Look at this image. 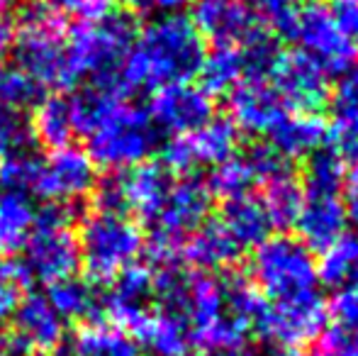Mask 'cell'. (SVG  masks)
Wrapping results in <instances>:
<instances>
[{
	"label": "cell",
	"instance_id": "cell-1",
	"mask_svg": "<svg viewBox=\"0 0 358 356\" xmlns=\"http://www.w3.org/2000/svg\"><path fill=\"white\" fill-rule=\"evenodd\" d=\"M205 37L193 20L178 13L159 15L137 32L132 52L117 71V88L132 95L139 88L190 83L205 59Z\"/></svg>",
	"mask_w": 358,
	"mask_h": 356
},
{
	"label": "cell",
	"instance_id": "cell-2",
	"mask_svg": "<svg viewBox=\"0 0 358 356\" xmlns=\"http://www.w3.org/2000/svg\"><path fill=\"white\" fill-rule=\"evenodd\" d=\"M134 39H137V22L122 10H115L103 22H78V27L66 34V62L73 83L88 76L90 81L113 83L117 88L115 78L127 54L132 52Z\"/></svg>",
	"mask_w": 358,
	"mask_h": 356
},
{
	"label": "cell",
	"instance_id": "cell-3",
	"mask_svg": "<svg viewBox=\"0 0 358 356\" xmlns=\"http://www.w3.org/2000/svg\"><path fill=\"white\" fill-rule=\"evenodd\" d=\"M66 22L62 13L44 5H29L15 27V66L27 71L44 88L73 86L66 62Z\"/></svg>",
	"mask_w": 358,
	"mask_h": 356
},
{
	"label": "cell",
	"instance_id": "cell-4",
	"mask_svg": "<svg viewBox=\"0 0 358 356\" xmlns=\"http://www.w3.org/2000/svg\"><path fill=\"white\" fill-rule=\"evenodd\" d=\"M76 239L90 283H110L122 269L137 264L139 254L144 252L139 225L120 213L93 210L83 218Z\"/></svg>",
	"mask_w": 358,
	"mask_h": 356
},
{
	"label": "cell",
	"instance_id": "cell-5",
	"mask_svg": "<svg viewBox=\"0 0 358 356\" xmlns=\"http://www.w3.org/2000/svg\"><path fill=\"white\" fill-rule=\"evenodd\" d=\"M73 218V203H47L34 213V229L22 249V266L27 269L32 280L37 278L49 285L78 271L80 252L71 229Z\"/></svg>",
	"mask_w": 358,
	"mask_h": 356
},
{
	"label": "cell",
	"instance_id": "cell-6",
	"mask_svg": "<svg viewBox=\"0 0 358 356\" xmlns=\"http://www.w3.org/2000/svg\"><path fill=\"white\" fill-rule=\"evenodd\" d=\"M159 137L161 132L154 127L149 113L139 105L122 100L113 110V115L93 134L85 137L88 139L85 154L95 166L122 171L149 162L151 154L159 149Z\"/></svg>",
	"mask_w": 358,
	"mask_h": 356
},
{
	"label": "cell",
	"instance_id": "cell-7",
	"mask_svg": "<svg viewBox=\"0 0 358 356\" xmlns=\"http://www.w3.org/2000/svg\"><path fill=\"white\" fill-rule=\"evenodd\" d=\"M251 280L264 298L287 300L317 290V264L297 237H268L254 249Z\"/></svg>",
	"mask_w": 358,
	"mask_h": 356
},
{
	"label": "cell",
	"instance_id": "cell-8",
	"mask_svg": "<svg viewBox=\"0 0 358 356\" xmlns=\"http://www.w3.org/2000/svg\"><path fill=\"white\" fill-rule=\"evenodd\" d=\"M180 320L188 329L190 347L205 354L239 347L246 339V332L227 313L222 280L213 276L193 273Z\"/></svg>",
	"mask_w": 358,
	"mask_h": 356
},
{
	"label": "cell",
	"instance_id": "cell-9",
	"mask_svg": "<svg viewBox=\"0 0 358 356\" xmlns=\"http://www.w3.org/2000/svg\"><path fill=\"white\" fill-rule=\"evenodd\" d=\"M278 32L300 44V52L315 59L327 73H344L356 62L358 47L341 32L331 8L324 3L300 5Z\"/></svg>",
	"mask_w": 358,
	"mask_h": 356
},
{
	"label": "cell",
	"instance_id": "cell-10",
	"mask_svg": "<svg viewBox=\"0 0 358 356\" xmlns=\"http://www.w3.org/2000/svg\"><path fill=\"white\" fill-rule=\"evenodd\" d=\"M327 318V303L315 290L287 300H266L254 329L275 347L297 349L315 342L324 332Z\"/></svg>",
	"mask_w": 358,
	"mask_h": 356
},
{
	"label": "cell",
	"instance_id": "cell-11",
	"mask_svg": "<svg viewBox=\"0 0 358 356\" xmlns=\"http://www.w3.org/2000/svg\"><path fill=\"white\" fill-rule=\"evenodd\" d=\"M213 193L208 183L198 176H180L173 180L171 193L166 198L161 213L149 225L151 239L183 247V242L200 227L208 222L210 210H213Z\"/></svg>",
	"mask_w": 358,
	"mask_h": 356
},
{
	"label": "cell",
	"instance_id": "cell-12",
	"mask_svg": "<svg viewBox=\"0 0 358 356\" xmlns=\"http://www.w3.org/2000/svg\"><path fill=\"white\" fill-rule=\"evenodd\" d=\"M268 78L287 110L320 113L329 103V73L302 52H280Z\"/></svg>",
	"mask_w": 358,
	"mask_h": 356
},
{
	"label": "cell",
	"instance_id": "cell-13",
	"mask_svg": "<svg viewBox=\"0 0 358 356\" xmlns=\"http://www.w3.org/2000/svg\"><path fill=\"white\" fill-rule=\"evenodd\" d=\"M98 176L95 164L78 147H64L42 157L32 195H39L47 203H78L80 198L93 193Z\"/></svg>",
	"mask_w": 358,
	"mask_h": 356
},
{
	"label": "cell",
	"instance_id": "cell-14",
	"mask_svg": "<svg viewBox=\"0 0 358 356\" xmlns=\"http://www.w3.org/2000/svg\"><path fill=\"white\" fill-rule=\"evenodd\" d=\"M146 113L159 132L180 137L208 124L215 118V103L213 95L193 83H171L154 90Z\"/></svg>",
	"mask_w": 358,
	"mask_h": 356
},
{
	"label": "cell",
	"instance_id": "cell-15",
	"mask_svg": "<svg viewBox=\"0 0 358 356\" xmlns=\"http://www.w3.org/2000/svg\"><path fill=\"white\" fill-rule=\"evenodd\" d=\"M154 300V271L146 264H132L122 269L103 295V322L132 332L137 322L149 313V303Z\"/></svg>",
	"mask_w": 358,
	"mask_h": 356
},
{
	"label": "cell",
	"instance_id": "cell-16",
	"mask_svg": "<svg viewBox=\"0 0 358 356\" xmlns=\"http://www.w3.org/2000/svg\"><path fill=\"white\" fill-rule=\"evenodd\" d=\"M287 108L271 83L244 78L229 90V120L241 132L266 137L283 122Z\"/></svg>",
	"mask_w": 358,
	"mask_h": 356
},
{
	"label": "cell",
	"instance_id": "cell-17",
	"mask_svg": "<svg viewBox=\"0 0 358 356\" xmlns=\"http://www.w3.org/2000/svg\"><path fill=\"white\" fill-rule=\"evenodd\" d=\"M10 329L29 356H49L64 344V320L44 295H24L15 308Z\"/></svg>",
	"mask_w": 358,
	"mask_h": 356
},
{
	"label": "cell",
	"instance_id": "cell-18",
	"mask_svg": "<svg viewBox=\"0 0 358 356\" xmlns=\"http://www.w3.org/2000/svg\"><path fill=\"white\" fill-rule=\"evenodd\" d=\"M193 24L217 47H241L261 32L259 20L244 8L241 0H203L195 8Z\"/></svg>",
	"mask_w": 358,
	"mask_h": 356
},
{
	"label": "cell",
	"instance_id": "cell-19",
	"mask_svg": "<svg viewBox=\"0 0 358 356\" xmlns=\"http://www.w3.org/2000/svg\"><path fill=\"white\" fill-rule=\"evenodd\" d=\"M346 225L349 213L339 195H305V205L292 227L297 229V239L307 249L322 252L346 232Z\"/></svg>",
	"mask_w": 358,
	"mask_h": 356
},
{
	"label": "cell",
	"instance_id": "cell-20",
	"mask_svg": "<svg viewBox=\"0 0 358 356\" xmlns=\"http://www.w3.org/2000/svg\"><path fill=\"white\" fill-rule=\"evenodd\" d=\"M173 173L161 162H144L122 173L127 213H134L144 225H151L161 213L173 185Z\"/></svg>",
	"mask_w": 358,
	"mask_h": 356
},
{
	"label": "cell",
	"instance_id": "cell-21",
	"mask_svg": "<svg viewBox=\"0 0 358 356\" xmlns=\"http://www.w3.org/2000/svg\"><path fill=\"white\" fill-rule=\"evenodd\" d=\"M244 249L220 220L200 225L180 247V262L200 271H224L239 262Z\"/></svg>",
	"mask_w": 358,
	"mask_h": 356
},
{
	"label": "cell",
	"instance_id": "cell-22",
	"mask_svg": "<svg viewBox=\"0 0 358 356\" xmlns=\"http://www.w3.org/2000/svg\"><path fill=\"white\" fill-rule=\"evenodd\" d=\"M327 137H329V127H327L322 115L295 113L285 115L283 122L271 132V147L285 162H295V159H307L315 152H320Z\"/></svg>",
	"mask_w": 358,
	"mask_h": 356
},
{
	"label": "cell",
	"instance_id": "cell-23",
	"mask_svg": "<svg viewBox=\"0 0 358 356\" xmlns=\"http://www.w3.org/2000/svg\"><path fill=\"white\" fill-rule=\"evenodd\" d=\"M49 305L62 320H83L88 322H103V295L95 290V283L83 278H69L54 280L49 283L47 295Z\"/></svg>",
	"mask_w": 358,
	"mask_h": 356
},
{
	"label": "cell",
	"instance_id": "cell-24",
	"mask_svg": "<svg viewBox=\"0 0 358 356\" xmlns=\"http://www.w3.org/2000/svg\"><path fill=\"white\" fill-rule=\"evenodd\" d=\"M129 337L144 349H149L151 356H188L190 349L185 325L161 310H149L137 322V327L129 332Z\"/></svg>",
	"mask_w": 358,
	"mask_h": 356
},
{
	"label": "cell",
	"instance_id": "cell-25",
	"mask_svg": "<svg viewBox=\"0 0 358 356\" xmlns=\"http://www.w3.org/2000/svg\"><path fill=\"white\" fill-rule=\"evenodd\" d=\"M54 356H142V352L124 329L110 322H88L69 347L62 344Z\"/></svg>",
	"mask_w": 358,
	"mask_h": 356
},
{
	"label": "cell",
	"instance_id": "cell-26",
	"mask_svg": "<svg viewBox=\"0 0 358 356\" xmlns=\"http://www.w3.org/2000/svg\"><path fill=\"white\" fill-rule=\"evenodd\" d=\"M217 220L229 229V234L236 239V244L241 249H256L264 239L271 237V229H273L264 203L259 198H254V195H241V198L227 200L224 208H222V215Z\"/></svg>",
	"mask_w": 358,
	"mask_h": 356
},
{
	"label": "cell",
	"instance_id": "cell-27",
	"mask_svg": "<svg viewBox=\"0 0 358 356\" xmlns=\"http://www.w3.org/2000/svg\"><path fill=\"white\" fill-rule=\"evenodd\" d=\"M122 100L127 98L113 83H98V81H90L88 86H83L80 90H76L73 95H69L76 134H80V137L93 134L113 115V110Z\"/></svg>",
	"mask_w": 358,
	"mask_h": 356
},
{
	"label": "cell",
	"instance_id": "cell-28",
	"mask_svg": "<svg viewBox=\"0 0 358 356\" xmlns=\"http://www.w3.org/2000/svg\"><path fill=\"white\" fill-rule=\"evenodd\" d=\"M34 205L27 193L0 190V254L13 257L22 252L34 229Z\"/></svg>",
	"mask_w": 358,
	"mask_h": 356
},
{
	"label": "cell",
	"instance_id": "cell-29",
	"mask_svg": "<svg viewBox=\"0 0 358 356\" xmlns=\"http://www.w3.org/2000/svg\"><path fill=\"white\" fill-rule=\"evenodd\" d=\"M185 137H188L195 166H217L234 157L239 147V129L231 124L229 118H213L208 124Z\"/></svg>",
	"mask_w": 358,
	"mask_h": 356
},
{
	"label": "cell",
	"instance_id": "cell-30",
	"mask_svg": "<svg viewBox=\"0 0 358 356\" xmlns=\"http://www.w3.org/2000/svg\"><path fill=\"white\" fill-rule=\"evenodd\" d=\"M32 129L37 144H44L52 152L71 147L76 137V127H73L71 103H69L66 95H47L34 108Z\"/></svg>",
	"mask_w": 358,
	"mask_h": 356
},
{
	"label": "cell",
	"instance_id": "cell-31",
	"mask_svg": "<svg viewBox=\"0 0 358 356\" xmlns=\"http://www.w3.org/2000/svg\"><path fill=\"white\" fill-rule=\"evenodd\" d=\"M317 280L329 288H344L358 283V234L344 232L317 259Z\"/></svg>",
	"mask_w": 358,
	"mask_h": 356
},
{
	"label": "cell",
	"instance_id": "cell-32",
	"mask_svg": "<svg viewBox=\"0 0 358 356\" xmlns=\"http://www.w3.org/2000/svg\"><path fill=\"white\" fill-rule=\"evenodd\" d=\"M261 185H264V195L259 200L268 213L271 225L273 227H292L302 205H305V188H302L300 178H295V173L287 169V171L268 178Z\"/></svg>",
	"mask_w": 358,
	"mask_h": 356
},
{
	"label": "cell",
	"instance_id": "cell-33",
	"mask_svg": "<svg viewBox=\"0 0 358 356\" xmlns=\"http://www.w3.org/2000/svg\"><path fill=\"white\" fill-rule=\"evenodd\" d=\"M203 88L208 95L229 93L236 83L244 81V62L239 47H217L215 52L205 54L198 71Z\"/></svg>",
	"mask_w": 358,
	"mask_h": 356
},
{
	"label": "cell",
	"instance_id": "cell-34",
	"mask_svg": "<svg viewBox=\"0 0 358 356\" xmlns=\"http://www.w3.org/2000/svg\"><path fill=\"white\" fill-rule=\"evenodd\" d=\"M205 183H208L213 198H220L227 203V200L241 198V195H251V190L259 185V178H256L249 157L246 154L236 157L234 154L231 159L213 166V173H210Z\"/></svg>",
	"mask_w": 358,
	"mask_h": 356
},
{
	"label": "cell",
	"instance_id": "cell-35",
	"mask_svg": "<svg viewBox=\"0 0 358 356\" xmlns=\"http://www.w3.org/2000/svg\"><path fill=\"white\" fill-rule=\"evenodd\" d=\"M305 195H339L346 183V164L331 149H320L307 157V166L302 173Z\"/></svg>",
	"mask_w": 358,
	"mask_h": 356
},
{
	"label": "cell",
	"instance_id": "cell-36",
	"mask_svg": "<svg viewBox=\"0 0 358 356\" xmlns=\"http://www.w3.org/2000/svg\"><path fill=\"white\" fill-rule=\"evenodd\" d=\"M47 88L39 86L27 71L20 66H0V105L13 110H34L44 98Z\"/></svg>",
	"mask_w": 358,
	"mask_h": 356
},
{
	"label": "cell",
	"instance_id": "cell-37",
	"mask_svg": "<svg viewBox=\"0 0 358 356\" xmlns=\"http://www.w3.org/2000/svg\"><path fill=\"white\" fill-rule=\"evenodd\" d=\"M34 149H37V139H34L32 118H27V113L22 110L0 105V154L10 157V154L34 152Z\"/></svg>",
	"mask_w": 358,
	"mask_h": 356
},
{
	"label": "cell",
	"instance_id": "cell-38",
	"mask_svg": "<svg viewBox=\"0 0 358 356\" xmlns=\"http://www.w3.org/2000/svg\"><path fill=\"white\" fill-rule=\"evenodd\" d=\"M29 285H32V276L27 273L22 262L0 259V327L13 318L15 308Z\"/></svg>",
	"mask_w": 358,
	"mask_h": 356
},
{
	"label": "cell",
	"instance_id": "cell-39",
	"mask_svg": "<svg viewBox=\"0 0 358 356\" xmlns=\"http://www.w3.org/2000/svg\"><path fill=\"white\" fill-rule=\"evenodd\" d=\"M331 152L358 166V115H334V127L329 132Z\"/></svg>",
	"mask_w": 358,
	"mask_h": 356
},
{
	"label": "cell",
	"instance_id": "cell-40",
	"mask_svg": "<svg viewBox=\"0 0 358 356\" xmlns=\"http://www.w3.org/2000/svg\"><path fill=\"white\" fill-rule=\"evenodd\" d=\"M93 205L100 213H120L127 215V200H124L122 173H110L100 178L93 188Z\"/></svg>",
	"mask_w": 358,
	"mask_h": 356
},
{
	"label": "cell",
	"instance_id": "cell-41",
	"mask_svg": "<svg viewBox=\"0 0 358 356\" xmlns=\"http://www.w3.org/2000/svg\"><path fill=\"white\" fill-rule=\"evenodd\" d=\"M317 342V356H358V329L334 327L324 329Z\"/></svg>",
	"mask_w": 358,
	"mask_h": 356
},
{
	"label": "cell",
	"instance_id": "cell-42",
	"mask_svg": "<svg viewBox=\"0 0 358 356\" xmlns=\"http://www.w3.org/2000/svg\"><path fill=\"white\" fill-rule=\"evenodd\" d=\"M327 313L336 320L339 327L358 329V283L344 285L336 290V295L331 298Z\"/></svg>",
	"mask_w": 358,
	"mask_h": 356
},
{
	"label": "cell",
	"instance_id": "cell-43",
	"mask_svg": "<svg viewBox=\"0 0 358 356\" xmlns=\"http://www.w3.org/2000/svg\"><path fill=\"white\" fill-rule=\"evenodd\" d=\"M241 3L256 20H268L275 27H280L300 8V0H241Z\"/></svg>",
	"mask_w": 358,
	"mask_h": 356
},
{
	"label": "cell",
	"instance_id": "cell-44",
	"mask_svg": "<svg viewBox=\"0 0 358 356\" xmlns=\"http://www.w3.org/2000/svg\"><path fill=\"white\" fill-rule=\"evenodd\" d=\"M334 115H358V59L346 69L336 86Z\"/></svg>",
	"mask_w": 358,
	"mask_h": 356
},
{
	"label": "cell",
	"instance_id": "cell-45",
	"mask_svg": "<svg viewBox=\"0 0 358 356\" xmlns=\"http://www.w3.org/2000/svg\"><path fill=\"white\" fill-rule=\"evenodd\" d=\"M329 8L341 32L358 47V0H331Z\"/></svg>",
	"mask_w": 358,
	"mask_h": 356
},
{
	"label": "cell",
	"instance_id": "cell-46",
	"mask_svg": "<svg viewBox=\"0 0 358 356\" xmlns=\"http://www.w3.org/2000/svg\"><path fill=\"white\" fill-rule=\"evenodd\" d=\"M15 44V20L10 10V0H0V66H5V59L10 57Z\"/></svg>",
	"mask_w": 358,
	"mask_h": 356
},
{
	"label": "cell",
	"instance_id": "cell-47",
	"mask_svg": "<svg viewBox=\"0 0 358 356\" xmlns=\"http://www.w3.org/2000/svg\"><path fill=\"white\" fill-rule=\"evenodd\" d=\"M115 10H117L115 0H83L73 15H78L80 22L93 24V22H103V20H108Z\"/></svg>",
	"mask_w": 358,
	"mask_h": 356
},
{
	"label": "cell",
	"instance_id": "cell-48",
	"mask_svg": "<svg viewBox=\"0 0 358 356\" xmlns=\"http://www.w3.org/2000/svg\"><path fill=\"white\" fill-rule=\"evenodd\" d=\"M134 3L139 5L142 10H151V13H178V10H183L188 3H193V0H134Z\"/></svg>",
	"mask_w": 358,
	"mask_h": 356
},
{
	"label": "cell",
	"instance_id": "cell-49",
	"mask_svg": "<svg viewBox=\"0 0 358 356\" xmlns=\"http://www.w3.org/2000/svg\"><path fill=\"white\" fill-rule=\"evenodd\" d=\"M346 213H349V220L354 225H358V166L354 169L349 178H346Z\"/></svg>",
	"mask_w": 358,
	"mask_h": 356
},
{
	"label": "cell",
	"instance_id": "cell-50",
	"mask_svg": "<svg viewBox=\"0 0 358 356\" xmlns=\"http://www.w3.org/2000/svg\"><path fill=\"white\" fill-rule=\"evenodd\" d=\"M80 3L83 0H47L49 8H54L57 13H76Z\"/></svg>",
	"mask_w": 358,
	"mask_h": 356
},
{
	"label": "cell",
	"instance_id": "cell-51",
	"mask_svg": "<svg viewBox=\"0 0 358 356\" xmlns=\"http://www.w3.org/2000/svg\"><path fill=\"white\" fill-rule=\"evenodd\" d=\"M208 356H256L251 352L249 347H244V344H239V347H227V349H220V352H213Z\"/></svg>",
	"mask_w": 358,
	"mask_h": 356
},
{
	"label": "cell",
	"instance_id": "cell-52",
	"mask_svg": "<svg viewBox=\"0 0 358 356\" xmlns=\"http://www.w3.org/2000/svg\"><path fill=\"white\" fill-rule=\"evenodd\" d=\"M266 356H307V354H302L300 349H275V352H271V354H266Z\"/></svg>",
	"mask_w": 358,
	"mask_h": 356
},
{
	"label": "cell",
	"instance_id": "cell-53",
	"mask_svg": "<svg viewBox=\"0 0 358 356\" xmlns=\"http://www.w3.org/2000/svg\"><path fill=\"white\" fill-rule=\"evenodd\" d=\"M22 3H29V0H22Z\"/></svg>",
	"mask_w": 358,
	"mask_h": 356
},
{
	"label": "cell",
	"instance_id": "cell-54",
	"mask_svg": "<svg viewBox=\"0 0 358 356\" xmlns=\"http://www.w3.org/2000/svg\"><path fill=\"white\" fill-rule=\"evenodd\" d=\"M188 356H190V354H188Z\"/></svg>",
	"mask_w": 358,
	"mask_h": 356
}]
</instances>
